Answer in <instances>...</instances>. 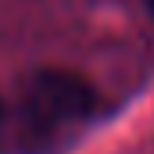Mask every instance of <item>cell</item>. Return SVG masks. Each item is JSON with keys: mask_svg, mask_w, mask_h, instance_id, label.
I'll use <instances>...</instances> for the list:
<instances>
[{"mask_svg": "<svg viewBox=\"0 0 154 154\" xmlns=\"http://www.w3.org/2000/svg\"><path fill=\"white\" fill-rule=\"evenodd\" d=\"M97 97L93 90L72 72L43 68L29 79L25 97H22V122L29 136L39 143L68 140L93 118Z\"/></svg>", "mask_w": 154, "mask_h": 154, "instance_id": "cell-1", "label": "cell"}, {"mask_svg": "<svg viewBox=\"0 0 154 154\" xmlns=\"http://www.w3.org/2000/svg\"><path fill=\"white\" fill-rule=\"evenodd\" d=\"M147 7H151V11H154V0H147Z\"/></svg>", "mask_w": 154, "mask_h": 154, "instance_id": "cell-2", "label": "cell"}]
</instances>
